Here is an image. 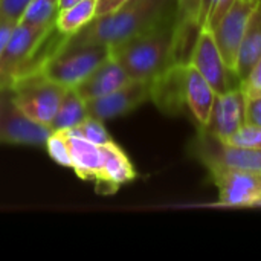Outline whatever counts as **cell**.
<instances>
[{"label":"cell","instance_id":"obj_1","mask_svg":"<svg viewBox=\"0 0 261 261\" xmlns=\"http://www.w3.org/2000/svg\"><path fill=\"white\" fill-rule=\"evenodd\" d=\"M164 6L162 0H130L113 12L96 15L76 34L67 37L63 46H115L167 18Z\"/></svg>","mask_w":261,"mask_h":261},{"label":"cell","instance_id":"obj_2","mask_svg":"<svg viewBox=\"0 0 261 261\" xmlns=\"http://www.w3.org/2000/svg\"><path fill=\"white\" fill-rule=\"evenodd\" d=\"M174 21L168 17L153 28L110 46V55L135 81H153L174 63Z\"/></svg>","mask_w":261,"mask_h":261},{"label":"cell","instance_id":"obj_3","mask_svg":"<svg viewBox=\"0 0 261 261\" xmlns=\"http://www.w3.org/2000/svg\"><path fill=\"white\" fill-rule=\"evenodd\" d=\"M109 57L110 47L104 44L63 46L41 73L66 89L76 87Z\"/></svg>","mask_w":261,"mask_h":261},{"label":"cell","instance_id":"obj_4","mask_svg":"<svg viewBox=\"0 0 261 261\" xmlns=\"http://www.w3.org/2000/svg\"><path fill=\"white\" fill-rule=\"evenodd\" d=\"M11 87L14 101L20 110L35 122L46 127L52 122L66 93V87L54 83L43 73L18 78Z\"/></svg>","mask_w":261,"mask_h":261},{"label":"cell","instance_id":"obj_5","mask_svg":"<svg viewBox=\"0 0 261 261\" xmlns=\"http://www.w3.org/2000/svg\"><path fill=\"white\" fill-rule=\"evenodd\" d=\"M52 130L26 116L14 101L12 87L0 89V144L44 147Z\"/></svg>","mask_w":261,"mask_h":261},{"label":"cell","instance_id":"obj_6","mask_svg":"<svg viewBox=\"0 0 261 261\" xmlns=\"http://www.w3.org/2000/svg\"><path fill=\"white\" fill-rule=\"evenodd\" d=\"M213 182L219 188V203L225 206H252L261 200V174L210 162Z\"/></svg>","mask_w":261,"mask_h":261},{"label":"cell","instance_id":"obj_7","mask_svg":"<svg viewBox=\"0 0 261 261\" xmlns=\"http://www.w3.org/2000/svg\"><path fill=\"white\" fill-rule=\"evenodd\" d=\"M190 63L203 75L217 95L240 86L239 76L225 64L214 32L210 28H202L199 31Z\"/></svg>","mask_w":261,"mask_h":261},{"label":"cell","instance_id":"obj_8","mask_svg":"<svg viewBox=\"0 0 261 261\" xmlns=\"http://www.w3.org/2000/svg\"><path fill=\"white\" fill-rule=\"evenodd\" d=\"M258 3L260 0H234L232 6L228 9L223 20L214 31V37L223 61L234 73L237 69L239 49L243 35Z\"/></svg>","mask_w":261,"mask_h":261},{"label":"cell","instance_id":"obj_9","mask_svg":"<svg viewBox=\"0 0 261 261\" xmlns=\"http://www.w3.org/2000/svg\"><path fill=\"white\" fill-rule=\"evenodd\" d=\"M196 153L203 164L216 162L261 174V148L232 147L202 130L196 141Z\"/></svg>","mask_w":261,"mask_h":261},{"label":"cell","instance_id":"obj_10","mask_svg":"<svg viewBox=\"0 0 261 261\" xmlns=\"http://www.w3.org/2000/svg\"><path fill=\"white\" fill-rule=\"evenodd\" d=\"M150 99V83L148 81H135L119 87L118 90L87 101V113L99 121H109L118 116H124L139 106Z\"/></svg>","mask_w":261,"mask_h":261},{"label":"cell","instance_id":"obj_11","mask_svg":"<svg viewBox=\"0 0 261 261\" xmlns=\"http://www.w3.org/2000/svg\"><path fill=\"white\" fill-rule=\"evenodd\" d=\"M243 125H245V93L239 86L226 93L217 95L210 122L202 130H205L220 142H226Z\"/></svg>","mask_w":261,"mask_h":261},{"label":"cell","instance_id":"obj_12","mask_svg":"<svg viewBox=\"0 0 261 261\" xmlns=\"http://www.w3.org/2000/svg\"><path fill=\"white\" fill-rule=\"evenodd\" d=\"M55 26L46 24V26H32L18 21L2 57H0V67L12 76V83L15 75L18 73L20 67L28 61V58L32 55V52L37 49L40 41L44 38V35Z\"/></svg>","mask_w":261,"mask_h":261},{"label":"cell","instance_id":"obj_13","mask_svg":"<svg viewBox=\"0 0 261 261\" xmlns=\"http://www.w3.org/2000/svg\"><path fill=\"white\" fill-rule=\"evenodd\" d=\"M188 64V63H187ZM173 64L153 81H150V99L161 112L168 115L182 110L185 99V66Z\"/></svg>","mask_w":261,"mask_h":261},{"label":"cell","instance_id":"obj_14","mask_svg":"<svg viewBox=\"0 0 261 261\" xmlns=\"http://www.w3.org/2000/svg\"><path fill=\"white\" fill-rule=\"evenodd\" d=\"M130 81H132V78L127 75L124 67L110 55L84 81H81L73 89L87 102V101L106 96V95L118 90L119 87L128 84Z\"/></svg>","mask_w":261,"mask_h":261},{"label":"cell","instance_id":"obj_15","mask_svg":"<svg viewBox=\"0 0 261 261\" xmlns=\"http://www.w3.org/2000/svg\"><path fill=\"white\" fill-rule=\"evenodd\" d=\"M63 135L69 147L72 170L78 177L84 180H93L96 184L104 165V147L69 132H63Z\"/></svg>","mask_w":261,"mask_h":261},{"label":"cell","instance_id":"obj_16","mask_svg":"<svg viewBox=\"0 0 261 261\" xmlns=\"http://www.w3.org/2000/svg\"><path fill=\"white\" fill-rule=\"evenodd\" d=\"M217 93L203 75L188 63L185 66V99L200 128H205L210 122L211 112L216 102Z\"/></svg>","mask_w":261,"mask_h":261},{"label":"cell","instance_id":"obj_17","mask_svg":"<svg viewBox=\"0 0 261 261\" xmlns=\"http://www.w3.org/2000/svg\"><path fill=\"white\" fill-rule=\"evenodd\" d=\"M104 147V165L96 188L102 194L115 193L121 185L135 179L136 171L125 153L112 141Z\"/></svg>","mask_w":261,"mask_h":261},{"label":"cell","instance_id":"obj_18","mask_svg":"<svg viewBox=\"0 0 261 261\" xmlns=\"http://www.w3.org/2000/svg\"><path fill=\"white\" fill-rule=\"evenodd\" d=\"M261 58V0L254 11L249 24L246 28V32L243 35L240 49H239V58H237V69L236 73L240 80V83L249 75L251 69L255 66V63Z\"/></svg>","mask_w":261,"mask_h":261},{"label":"cell","instance_id":"obj_19","mask_svg":"<svg viewBox=\"0 0 261 261\" xmlns=\"http://www.w3.org/2000/svg\"><path fill=\"white\" fill-rule=\"evenodd\" d=\"M89 116L86 101L78 95V92L73 87L66 89V93L61 99V104L49 124V128L52 132H64L70 130L75 125H78L81 121H84Z\"/></svg>","mask_w":261,"mask_h":261},{"label":"cell","instance_id":"obj_20","mask_svg":"<svg viewBox=\"0 0 261 261\" xmlns=\"http://www.w3.org/2000/svg\"><path fill=\"white\" fill-rule=\"evenodd\" d=\"M96 3L98 0H80L69 8L61 9L55 20L57 29L69 37L76 34L96 17Z\"/></svg>","mask_w":261,"mask_h":261},{"label":"cell","instance_id":"obj_21","mask_svg":"<svg viewBox=\"0 0 261 261\" xmlns=\"http://www.w3.org/2000/svg\"><path fill=\"white\" fill-rule=\"evenodd\" d=\"M60 12V0H32L23 12L21 23L32 26L52 24Z\"/></svg>","mask_w":261,"mask_h":261},{"label":"cell","instance_id":"obj_22","mask_svg":"<svg viewBox=\"0 0 261 261\" xmlns=\"http://www.w3.org/2000/svg\"><path fill=\"white\" fill-rule=\"evenodd\" d=\"M69 132L72 135L81 136L96 145H106L109 142H112V136L109 135V132L104 127V121H99L93 116H87L84 121H81L78 125H75L70 130H64Z\"/></svg>","mask_w":261,"mask_h":261},{"label":"cell","instance_id":"obj_23","mask_svg":"<svg viewBox=\"0 0 261 261\" xmlns=\"http://www.w3.org/2000/svg\"><path fill=\"white\" fill-rule=\"evenodd\" d=\"M44 148L47 150V154L50 156V159L55 161L58 165L72 168V159H70L69 147H67L63 132H52Z\"/></svg>","mask_w":261,"mask_h":261},{"label":"cell","instance_id":"obj_24","mask_svg":"<svg viewBox=\"0 0 261 261\" xmlns=\"http://www.w3.org/2000/svg\"><path fill=\"white\" fill-rule=\"evenodd\" d=\"M225 144L243 148H261V127L245 124Z\"/></svg>","mask_w":261,"mask_h":261},{"label":"cell","instance_id":"obj_25","mask_svg":"<svg viewBox=\"0 0 261 261\" xmlns=\"http://www.w3.org/2000/svg\"><path fill=\"white\" fill-rule=\"evenodd\" d=\"M202 0H177L176 21L199 26V12Z\"/></svg>","mask_w":261,"mask_h":261},{"label":"cell","instance_id":"obj_26","mask_svg":"<svg viewBox=\"0 0 261 261\" xmlns=\"http://www.w3.org/2000/svg\"><path fill=\"white\" fill-rule=\"evenodd\" d=\"M31 2L32 0H0V17L18 23Z\"/></svg>","mask_w":261,"mask_h":261},{"label":"cell","instance_id":"obj_27","mask_svg":"<svg viewBox=\"0 0 261 261\" xmlns=\"http://www.w3.org/2000/svg\"><path fill=\"white\" fill-rule=\"evenodd\" d=\"M245 124L261 127V95H245Z\"/></svg>","mask_w":261,"mask_h":261},{"label":"cell","instance_id":"obj_28","mask_svg":"<svg viewBox=\"0 0 261 261\" xmlns=\"http://www.w3.org/2000/svg\"><path fill=\"white\" fill-rule=\"evenodd\" d=\"M232 3H234V0H216V3L213 5L211 11L208 14V18H206L203 28H210L214 32L217 29V26L220 24V21L223 20L228 9L232 6Z\"/></svg>","mask_w":261,"mask_h":261},{"label":"cell","instance_id":"obj_29","mask_svg":"<svg viewBox=\"0 0 261 261\" xmlns=\"http://www.w3.org/2000/svg\"><path fill=\"white\" fill-rule=\"evenodd\" d=\"M245 95H261V58L251 69L249 75L240 83Z\"/></svg>","mask_w":261,"mask_h":261},{"label":"cell","instance_id":"obj_30","mask_svg":"<svg viewBox=\"0 0 261 261\" xmlns=\"http://www.w3.org/2000/svg\"><path fill=\"white\" fill-rule=\"evenodd\" d=\"M17 26V21H12V20H8V18H2L0 17V57L14 32Z\"/></svg>","mask_w":261,"mask_h":261},{"label":"cell","instance_id":"obj_31","mask_svg":"<svg viewBox=\"0 0 261 261\" xmlns=\"http://www.w3.org/2000/svg\"><path fill=\"white\" fill-rule=\"evenodd\" d=\"M130 0H98L96 3V15H104L122 8Z\"/></svg>","mask_w":261,"mask_h":261},{"label":"cell","instance_id":"obj_32","mask_svg":"<svg viewBox=\"0 0 261 261\" xmlns=\"http://www.w3.org/2000/svg\"><path fill=\"white\" fill-rule=\"evenodd\" d=\"M12 86V76L8 75L2 67H0V89L3 87H11Z\"/></svg>","mask_w":261,"mask_h":261},{"label":"cell","instance_id":"obj_33","mask_svg":"<svg viewBox=\"0 0 261 261\" xmlns=\"http://www.w3.org/2000/svg\"><path fill=\"white\" fill-rule=\"evenodd\" d=\"M76 2H80V0H60V11L61 9H66V8H69L72 5H75Z\"/></svg>","mask_w":261,"mask_h":261}]
</instances>
